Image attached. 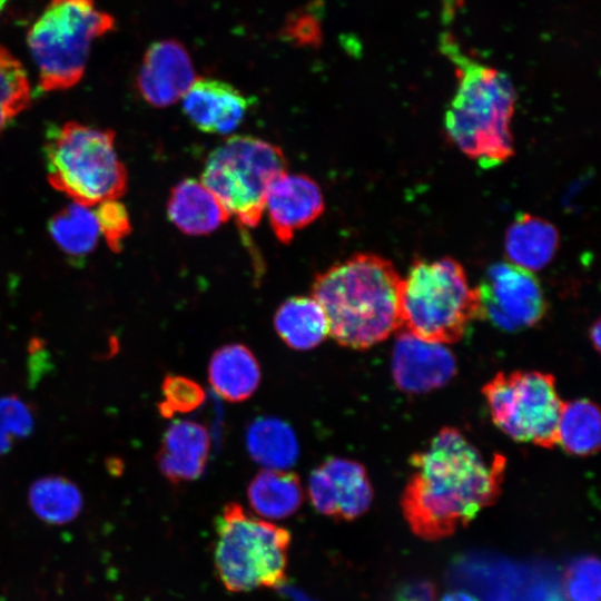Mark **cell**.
<instances>
[{
	"mask_svg": "<svg viewBox=\"0 0 601 601\" xmlns=\"http://www.w3.org/2000/svg\"><path fill=\"white\" fill-rule=\"evenodd\" d=\"M505 464L500 454L486 461L456 428H442L411 459L401 503L412 531L439 540L469 524L499 497Z\"/></svg>",
	"mask_w": 601,
	"mask_h": 601,
	"instance_id": "1",
	"label": "cell"
},
{
	"mask_svg": "<svg viewBox=\"0 0 601 601\" xmlns=\"http://www.w3.org/2000/svg\"><path fill=\"white\" fill-rule=\"evenodd\" d=\"M402 277L391 260L358 253L318 273L311 296L322 306L328 336L366 349L400 329Z\"/></svg>",
	"mask_w": 601,
	"mask_h": 601,
	"instance_id": "2",
	"label": "cell"
},
{
	"mask_svg": "<svg viewBox=\"0 0 601 601\" xmlns=\"http://www.w3.org/2000/svg\"><path fill=\"white\" fill-rule=\"evenodd\" d=\"M444 52L455 66L457 87L445 112L451 142L483 168H492L514 154L510 129L516 93L506 73L475 61L450 39Z\"/></svg>",
	"mask_w": 601,
	"mask_h": 601,
	"instance_id": "3",
	"label": "cell"
},
{
	"mask_svg": "<svg viewBox=\"0 0 601 601\" xmlns=\"http://www.w3.org/2000/svg\"><path fill=\"white\" fill-rule=\"evenodd\" d=\"M480 308L477 287H471L463 266L451 257L415 259L402 278L400 329L421 339L460 341Z\"/></svg>",
	"mask_w": 601,
	"mask_h": 601,
	"instance_id": "4",
	"label": "cell"
},
{
	"mask_svg": "<svg viewBox=\"0 0 601 601\" xmlns=\"http://www.w3.org/2000/svg\"><path fill=\"white\" fill-rule=\"evenodd\" d=\"M116 29L95 0H50L27 32L42 91L67 90L85 76L93 42Z\"/></svg>",
	"mask_w": 601,
	"mask_h": 601,
	"instance_id": "5",
	"label": "cell"
},
{
	"mask_svg": "<svg viewBox=\"0 0 601 601\" xmlns=\"http://www.w3.org/2000/svg\"><path fill=\"white\" fill-rule=\"evenodd\" d=\"M43 155L49 184L75 203L93 207L127 189V169L110 129L65 122L47 132Z\"/></svg>",
	"mask_w": 601,
	"mask_h": 601,
	"instance_id": "6",
	"label": "cell"
},
{
	"mask_svg": "<svg viewBox=\"0 0 601 601\" xmlns=\"http://www.w3.org/2000/svg\"><path fill=\"white\" fill-rule=\"evenodd\" d=\"M214 562L218 577L231 592H247L282 583L287 566L290 533L249 514L236 502L217 516Z\"/></svg>",
	"mask_w": 601,
	"mask_h": 601,
	"instance_id": "7",
	"label": "cell"
},
{
	"mask_svg": "<svg viewBox=\"0 0 601 601\" xmlns=\"http://www.w3.org/2000/svg\"><path fill=\"white\" fill-rule=\"evenodd\" d=\"M287 171L283 150L264 139L234 135L208 155L201 183L239 225L256 227L273 181Z\"/></svg>",
	"mask_w": 601,
	"mask_h": 601,
	"instance_id": "8",
	"label": "cell"
},
{
	"mask_svg": "<svg viewBox=\"0 0 601 601\" xmlns=\"http://www.w3.org/2000/svg\"><path fill=\"white\" fill-rule=\"evenodd\" d=\"M494 424L519 442L558 445L563 401L551 374L536 371L499 373L483 387Z\"/></svg>",
	"mask_w": 601,
	"mask_h": 601,
	"instance_id": "9",
	"label": "cell"
},
{
	"mask_svg": "<svg viewBox=\"0 0 601 601\" xmlns=\"http://www.w3.org/2000/svg\"><path fill=\"white\" fill-rule=\"evenodd\" d=\"M480 317L505 331L533 326L544 316L546 302L533 272L502 262L492 265L477 287Z\"/></svg>",
	"mask_w": 601,
	"mask_h": 601,
	"instance_id": "10",
	"label": "cell"
},
{
	"mask_svg": "<svg viewBox=\"0 0 601 601\" xmlns=\"http://www.w3.org/2000/svg\"><path fill=\"white\" fill-rule=\"evenodd\" d=\"M307 492L321 514L346 521L364 514L373 500L365 467L356 461L334 456L312 471Z\"/></svg>",
	"mask_w": 601,
	"mask_h": 601,
	"instance_id": "11",
	"label": "cell"
},
{
	"mask_svg": "<svg viewBox=\"0 0 601 601\" xmlns=\"http://www.w3.org/2000/svg\"><path fill=\"white\" fill-rule=\"evenodd\" d=\"M196 78L185 46L175 39H162L146 50L137 76V88L147 104L166 108L180 100Z\"/></svg>",
	"mask_w": 601,
	"mask_h": 601,
	"instance_id": "12",
	"label": "cell"
},
{
	"mask_svg": "<svg viewBox=\"0 0 601 601\" xmlns=\"http://www.w3.org/2000/svg\"><path fill=\"white\" fill-rule=\"evenodd\" d=\"M324 208L318 184L307 175L287 171L273 181L265 203L272 230L283 244H289L295 233L316 220Z\"/></svg>",
	"mask_w": 601,
	"mask_h": 601,
	"instance_id": "13",
	"label": "cell"
},
{
	"mask_svg": "<svg viewBox=\"0 0 601 601\" xmlns=\"http://www.w3.org/2000/svg\"><path fill=\"white\" fill-rule=\"evenodd\" d=\"M183 100L189 121L207 134H230L245 119L253 106L252 97L221 79L196 78Z\"/></svg>",
	"mask_w": 601,
	"mask_h": 601,
	"instance_id": "14",
	"label": "cell"
},
{
	"mask_svg": "<svg viewBox=\"0 0 601 601\" xmlns=\"http://www.w3.org/2000/svg\"><path fill=\"white\" fill-rule=\"evenodd\" d=\"M455 358L441 343L421 339L402 332L395 341L392 372L397 387L423 393L441 387L455 373Z\"/></svg>",
	"mask_w": 601,
	"mask_h": 601,
	"instance_id": "15",
	"label": "cell"
},
{
	"mask_svg": "<svg viewBox=\"0 0 601 601\" xmlns=\"http://www.w3.org/2000/svg\"><path fill=\"white\" fill-rule=\"evenodd\" d=\"M210 436L206 426L193 421H174L166 430L156 461L171 483L197 480L208 462Z\"/></svg>",
	"mask_w": 601,
	"mask_h": 601,
	"instance_id": "16",
	"label": "cell"
},
{
	"mask_svg": "<svg viewBox=\"0 0 601 601\" xmlns=\"http://www.w3.org/2000/svg\"><path fill=\"white\" fill-rule=\"evenodd\" d=\"M167 216L180 231L191 236L210 234L230 218L215 195L195 178H185L171 188Z\"/></svg>",
	"mask_w": 601,
	"mask_h": 601,
	"instance_id": "17",
	"label": "cell"
},
{
	"mask_svg": "<svg viewBox=\"0 0 601 601\" xmlns=\"http://www.w3.org/2000/svg\"><path fill=\"white\" fill-rule=\"evenodd\" d=\"M208 381L225 401L238 403L249 398L260 383V367L253 352L233 343L216 349L208 364Z\"/></svg>",
	"mask_w": 601,
	"mask_h": 601,
	"instance_id": "18",
	"label": "cell"
},
{
	"mask_svg": "<svg viewBox=\"0 0 601 601\" xmlns=\"http://www.w3.org/2000/svg\"><path fill=\"white\" fill-rule=\"evenodd\" d=\"M559 231L550 221L519 214L508 227L504 248L510 263L534 272L544 268L559 247Z\"/></svg>",
	"mask_w": 601,
	"mask_h": 601,
	"instance_id": "19",
	"label": "cell"
},
{
	"mask_svg": "<svg viewBox=\"0 0 601 601\" xmlns=\"http://www.w3.org/2000/svg\"><path fill=\"white\" fill-rule=\"evenodd\" d=\"M273 323L280 339L297 351L313 349L328 336L325 313L312 296H293L284 300Z\"/></svg>",
	"mask_w": 601,
	"mask_h": 601,
	"instance_id": "20",
	"label": "cell"
},
{
	"mask_svg": "<svg viewBox=\"0 0 601 601\" xmlns=\"http://www.w3.org/2000/svg\"><path fill=\"white\" fill-rule=\"evenodd\" d=\"M247 499L256 514L278 520L294 514L300 508L304 490L296 473L263 469L248 484Z\"/></svg>",
	"mask_w": 601,
	"mask_h": 601,
	"instance_id": "21",
	"label": "cell"
},
{
	"mask_svg": "<svg viewBox=\"0 0 601 601\" xmlns=\"http://www.w3.org/2000/svg\"><path fill=\"white\" fill-rule=\"evenodd\" d=\"M246 446L252 459L265 469H288L298 457L293 428L276 417L253 421L246 432Z\"/></svg>",
	"mask_w": 601,
	"mask_h": 601,
	"instance_id": "22",
	"label": "cell"
},
{
	"mask_svg": "<svg viewBox=\"0 0 601 601\" xmlns=\"http://www.w3.org/2000/svg\"><path fill=\"white\" fill-rule=\"evenodd\" d=\"M48 228L59 249L72 258H83L91 253L100 236L95 210L75 201L55 214Z\"/></svg>",
	"mask_w": 601,
	"mask_h": 601,
	"instance_id": "23",
	"label": "cell"
},
{
	"mask_svg": "<svg viewBox=\"0 0 601 601\" xmlns=\"http://www.w3.org/2000/svg\"><path fill=\"white\" fill-rule=\"evenodd\" d=\"M33 513L51 525H62L80 513L83 499L80 490L70 480L50 475L33 482L28 495Z\"/></svg>",
	"mask_w": 601,
	"mask_h": 601,
	"instance_id": "24",
	"label": "cell"
},
{
	"mask_svg": "<svg viewBox=\"0 0 601 601\" xmlns=\"http://www.w3.org/2000/svg\"><path fill=\"white\" fill-rule=\"evenodd\" d=\"M600 412L589 400L563 402L559 424L558 444L568 453L585 456L600 447Z\"/></svg>",
	"mask_w": 601,
	"mask_h": 601,
	"instance_id": "25",
	"label": "cell"
},
{
	"mask_svg": "<svg viewBox=\"0 0 601 601\" xmlns=\"http://www.w3.org/2000/svg\"><path fill=\"white\" fill-rule=\"evenodd\" d=\"M31 85L22 62L0 45V115L8 121L24 111L31 102Z\"/></svg>",
	"mask_w": 601,
	"mask_h": 601,
	"instance_id": "26",
	"label": "cell"
},
{
	"mask_svg": "<svg viewBox=\"0 0 601 601\" xmlns=\"http://www.w3.org/2000/svg\"><path fill=\"white\" fill-rule=\"evenodd\" d=\"M161 394L158 411L165 418L193 412L200 407L206 398L201 385L183 375H167L161 384Z\"/></svg>",
	"mask_w": 601,
	"mask_h": 601,
	"instance_id": "27",
	"label": "cell"
},
{
	"mask_svg": "<svg viewBox=\"0 0 601 601\" xmlns=\"http://www.w3.org/2000/svg\"><path fill=\"white\" fill-rule=\"evenodd\" d=\"M600 563L595 556H580L569 564L564 577L569 601H600Z\"/></svg>",
	"mask_w": 601,
	"mask_h": 601,
	"instance_id": "28",
	"label": "cell"
},
{
	"mask_svg": "<svg viewBox=\"0 0 601 601\" xmlns=\"http://www.w3.org/2000/svg\"><path fill=\"white\" fill-rule=\"evenodd\" d=\"M33 427L30 407L17 396H0V454L8 452L13 443L28 436Z\"/></svg>",
	"mask_w": 601,
	"mask_h": 601,
	"instance_id": "29",
	"label": "cell"
},
{
	"mask_svg": "<svg viewBox=\"0 0 601 601\" xmlns=\"http://www.w3.org/2000/svg\"><path fill=\"white\" fill-rule=\"evenodd\" d=\"M95 214L100 235L112 252H119L131 230L127 208L118 199H108L97 204Z\"/></svg>",
	"mask_w": 601,
	"mask_h": 601,
	"instance_id": "30",
	"label": "cell"
},
{
	"mask_svg": "<svg viewBox=\"0 0 601 601\" xmlns=\"http://www.w3.org/2000/svg\"><path fill=\"white\" fill-rule=\"evenodd\" d=\"M282 35L296 45L315 46L321 41V24L315 14L299 9L289 14Z\"/></svg>",
	"mask_w": 601,
	"mask_h": 601,
	"instance_id": "31",
	"label": "cell"
},
{
	"mask_svg": "<svg viewBox=\"0 0 601 601\" xmlns=\"http://www.w3.org/2000/svg\"><path fill=\"white\" fill-rule=\"evenodd\" d=\"M436 588L427 580H416L401 585L395 601H435Z\"/></svg>",
	"mask_w": 601,
	"mask_h": 601,
	"instance_id": "32",
	"label": "cell"
},
{
	"mask_svg": "<svg viewBox=\"0 0 601 601\" xmlns=\"http://www.w3.org/2000/svg\"><path fill=\"white\" fill-rule=\"evenodd\" d=\"M442 601H477V600L465 592H452V593L445 594Z\"/></svg>",
	"mask_w": 601,
	"mask_h": 601,
	"instance_id": "33",
	"label": "cell"
},
{
	"mask_svg": "<svg viewBox=\"0 0 601 601\" xmlns=\"http://www.w3.org/2000/svg\"><path fill=\"white\" fill-rule=\"evenodd\" d=\"M600 322L597 321L590 329V338L594 345V348L599 349L600 346Z\"/></svg>",
	"mask_w": 601,
	"mask_h": 601,
	"instance_id": "34",
	"label": "cell"
},
{
	"mask_svg": "<svg viewBox=\"0 0 601 601\" xmlns=\"http://www.w3.org/2000/svg\"><path fill=\"white\" fill-rule=\"evenodd\" d=\"M536 601H562L555 592L543 593Z\"/></svg>",
	"mask_w": 601,
	"mask_h": 601,
	"instance_id": "35",
	"label": "cell"
},
{
	"mask_svg": "<svg viewBox=\"0 0 601 601\" xmlns=\"http://www.w3.org/2000/svg\"><path fill=\"white\" fill-rule=\"evenodd\" d=\"M9 0H0V13L2 12V10L4 9L6 4L8 3Z\"/></svg>",
	"mask_w": 601,
	"mask_h": 601,
	"instance_id": "36",
	"label": "cell"
}]
</instances>
